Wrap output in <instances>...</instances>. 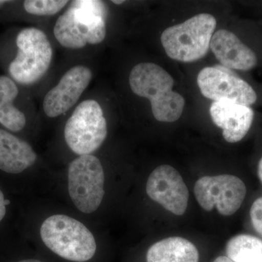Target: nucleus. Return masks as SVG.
<instances>
[{
	"instance_id": "nucleus-19",
	"label": "nucleus",
	"mask_w": 262,
	"mask_h": 262,
	"mask_svg": "<svg viewBox=\"0 0 262 262\" xmlns=\"http://www.w3.org/2000/svg\"><path fill=\"white\" fill-rule=\"evenodd\" d=\"M253 228L262 236V196L253 202L250 210Z\"/></svg>"
},
{
	"instance_id": "nucleus-22",
	"label": "nucleus",
	"mask_w": 262,
	"mask_h": 262,
	"mask_svg": "<svg viewBox=\"0 0 262 262\" xmlns=\"http://www.w3.org/2000/svg\"><path fill=\"white\" fill-rule=\"evenodd\" d=\"M213 262H234L227 257V256H219L218 258H215Z\"/></svg>"
},
{
	"instance_id": "nucleus-20",
	"label": "nucleus",
	"mask_w": 262,
	"mask_h": 262,
	"mask_svg": "<svg viewBox=\"0 0 262 262\" xmlns=\"http://www.w3.org/2000/svg\"><path fill=\"white\" fill-rule=\"evenodd\" d=\"M9 203V201L5 200L4 194L0 190V222L4 219L5 213H6V206Z\"/></svg>"
},
{
	"instance_id": "nucleus-6",
	"label": "nucleus",
	"mask_w": 262,
	"mask_h": 262,
	"mask_svg": "<svg viewBox=\"0 0 262 262\" xmlns=\"http://www.w3.org/2000/svg\"><path fill=\"white\" fill-rule=\"evenodd\" d=\"M106 136L107 122L102 107L96 100L81 102L66 123V142L80 156L92 154L102 145Z\"/></svg>"
},
{
	"instance_id": "nucleus-15",
	"label": "nucleus",
	"mask_w": 262,
	"mask_h": 262,
	"mask_svg": "<svg viewBox=\"0 0 262 262\" xmlns=\"http://www.w3.org/2000/svg\"><path fill=\"white\" fill-rule=\"evenodd\" d=\"M147 262H199V252L190 241L168 237L153 244L146 253Z\"/></svg>"
},
{
	"instance_id": "nucleus-10",
	"label": "nucleus",
	"mask_w": 262,
	"mask_h": 262,
	"mask_svg": "<svg viewBox=\"0 0 262 262\" xmlns=\"http://www.w3.org/2000/svg\"><path fill=\"white\" fill-rule=\"evenodd\" d=\"M148 196L173 214L187 210L189 190L182 176L173 167L160 165L150 174L146 187Z\"/></svg>"
},
{
	"instance_id": "nucleus-17",
	"label": "nucleus",
	"mask_w": 262,
	"mask_h": 262,
	"mask_svg": "<svg viewBox=\"0 0 262 262\" xmlns=\"http://www.w3.org/2000/svg\"><path fill=\"white\" fill-rule=\"evenodd\" d=\"M226 253L234 262H262V241L250 234H238L227 242Z\"/></svg>"
},
{
	"instance_id": "nucleus-16",
	"label": "nucleus",
	"mask_w": 262,
	"mask_h": 262,
	"mask_svg": "<svg viewBox=\"0 0 262 262\" xmlns=\"http://www.w3.org/2000/svg\"><path fill=\"white\" fill-rule=\"evenodd\" d=\"M18 84L6 75H0V125L12 132L23 130L27 124V117L14 105L18 97Z\"/></svg>"
},
{
	"instance_id": "nucleus-23",
	"label": "nucleus",
	"mask_w": 262,
	"mask_h": 262,
	"mask_svg": "<svg viewBox=\"0 0 262 262\" xmlns=\"http://www.w3.org/2000/svg\"><path fill=\"white\" fill-rule=\"evenodd\" d=\"M11 2L10 1H5V0H0V8L4 7L5 5L8 4V3H10Z\"/></svg>"
},
{
	"instance_id": "nucleus-8",
	"label": "nucleus",
	"mask_w": 262,
	"mask_h": 262,
	"mask_svg": "<svg viewBox=\"0 0 262 262\" xmlns=\"http://www.w3.org/2000/svg\"><path fill=\"white\" fill-rule=\"evenodd\" d=\"M68 187L71 199L79 211H96L104 196V172L100 160L92 155L75 158L69 167Z\"/></svg>"
},
{
	"instance_id": "nucleus-12",
	"label": "nucleus",
	"mask_w": 262,
	"mask_h": 262,
	"mask_svg": "<svg viewBox=\"0 0 262 262\" xmlns=\"http://www.w3.org/2000/svg\"><path fill=\"white\" fill-rule=\"evenodd\" d=\"M210 48L221 65L230 70L249 72L262 61V56L256 48L227 29L214 32Z\"/></svg>"
},
{
	"instance_id": "nucleus-13",
	"label": "nucleus",
	"mask_w": 262,
	"mask_h": 262,
	"mask_svg": "<svg viewBox=\"0 0 262 262\" xmlns=\"http://www.w3.org/2000/svg\"><path fill=\"white\" fill-rule=\"evenodd\" d=\"M210 115L217 127L222 129L227 142H239L251 130L256 113L251 106L229 101H214L210 106Z\"/></svg>"
},
{
	"instance_id": "nucleus-7",
	"label": "nucleus",
	"mask_w": 262,
	"mask_h": 262,
	"mask_svg": "<svg viewBox=\"0 0 262 262\" xmlns=\"http://www.w3.org/2000/svg\"><path fill=\"white\" fill-rule=\"evenodd\" d=\"M198 87L204 97L251 106L259 102V92L234 70L222 65L205 67L198 75Z\"/></svg>"
},
{
	"instance_id": "nucleus-14",
	"label": "nucleus",
	"mask_w": 262,
	"mask_h": 262,
	"mask_svg": "<svg viewBox=\"0 0 262 262\" xmlns=\"http://www.w3.org/2000/svg\"><path fill=\"white\" fill-rule=\"evenodd\" d=\"M37 155L27 141L0 128V170L22 173L35 163Z\"/></svg>"
},
{
	"instance_id": "nucleus-18",
	"label": "nucleus",
	"mask_w": 262,
	"mask_h": 262,
	"mask_svg": "<svg viewBox=\"0 0 262 262\" xmlns=\"http://www.w3.org/2000/svg\"><path fill=\"white\" fill-rule=\"evenodd\" d=\"M67 0H26L24 8L27 13L37 16H51L59 13L69 4Z\"/></svg>"
},
{
	"instance_id": "nucleus-5",
	"label": "nucleus",
	"mask_w": 262,
	"mask_h": 262,
	"mask_svg": "<svg viewBox=\"0 0 262 262\" xmlns=\"http://www.w3.org/2000/svg\"><path fill=\"white\" fill-rule=\"evenodd\" d=\"M17 52L8 66L10 78L16 83L31 85L47 73L53 60V48L46 33L27 27L15 38Z\"/></svg>"
},
{
	"instance_id": "nucleus-11",
	"label": "nucleus",
	"mask_w": 262,
	"mask_h": 262,
	"mask_svg": "<svg viewBox=\"0 0 262 262\" xmlns=\"http://www.w3.org/2000/svg\"><path fill=\"white\" fill-rule=\"evenodd\" d=\"M92 78V71L86 66L72 67L45 96L42 103L45 114L55 118L67 113L79 101Z\"/></svg>"
},
{
	"instance_id": "nucleus-1",
	"label": "nucleus",
	"mask_w": 262,
	"mask_h": 262,
	"mask_svg": "<svg viewBox=\"0 0 262 262\" xmlns=\"http://www.w3.org/2000/svg\"><path fill=\"white\" fill-rule=\"evenodd\" d=\"M107 15V8L102 1L76 0L57 19L53 34L68 49L100 44L106 38Z\"/></svg>"
},
{
	"instance_id": "nucleus-9",
	"label": "nucleus",
	"mask_w": 262,
	"mask_h": 262,
	"mask_svg": "<svg viewBox=\"0 0 262 262\" xmlns=\"http://www.w3.org/2000/svg\"><path fill=\"white\" fill-rule=\"evenodd\" d=\"M244 182L235 176L204 177L198 179L194 188V196L206 211L215 207L221 215H233L242 206L246 195Z\"/></svg>"
},
{
	"instance_id": "nucleus-25",
	"label": "nucleus",
	"mask_w": 262,
	"mask_h": 262,
	"mask_svg": "<svg viewBox=\"0 0 262 262\" xmlns=\"http://www.w3.org/2000/svg\"><path fill=\"white\" fill-rule=\"evenodd\" d=\"M112 3H115L116 5H121L122 3H125V1L123 0H120V1H118V0H114V1H112Z\"/></svg>"
},
{
	"instance_id": "nucleus-24",
	"label": "nucleus",
	"mask_w": 262,
	"mask_h": 262,
	"mask_svg": "<svg viewBox=\"0 0 262 262\" xmlns=\"http://www.w3.org/2000/svg\"><path fill=\"white\" fill-rule=\"evenodd\" d=\"M18 262H43L39 261V260L37 259H25V260H21V261H18Z\"/></svg>"
},
{
	"instance_id": "nucleus-21",
	"label": "nucleus",
	"mask_w": 262,
	"mask_h": 262,
	"mask_svg": "<svg viewBox=\"0 0 262 262\" xmlns=\"http://www.w3.org/2000/svg\"><path fill=\"white\" fill-rule=\"evenodd\" d=\"M257 172L258 178H259L260 181L262 182V156L261 158H260L259 161H258Z\"/></svg>"
},
{
	"instance_id": "nucleus-2",
	"label": "nucleus",
	"mask_w": 262,
	"mask_h": 262,
	"mask_svg": "<svg viewBox=\"0 0 262 262\" xmlns=\"http://www.w3.org/2000/svg\"><path fill=\"white\" fill-rule=\"evenodd\" d=\"M129 84L134 94L149 100L158 121L173 122L182 116L185 100L173 91V78L163 67L149 62L136 65L129 75Z\"/></svg>"
},
{
	"instance_id": "nucleus-4",
	"label": "nucleus",
	"mask_w": 262,
	"mask_h": 262,
	"mask_svg": "<svg viewBox=\"0 0 262 262\" xmlns=\"http://www.w3.org/2000/svg\"><path fill=\"white\" fill-rule=\"evenodd\" d=\"M214 16L201 13L168 27L161 34V42L169 58L184 63L201 59L209 51L216 27Z\"/></svg>"
},
{
	"instance_id": "nucleus-3",
	"label": "nucleus",
	"mask_w": 262,
	"mask_h": 262,
	"mask_svg": "<svg viewBox=\"0 0 262 262\" xmlns=\"http://www.w3.org/2000/svg\"><path fill=\"white\" fill-rule=\"evenodd\" d=\"M40 235L51 251L71 261H89L97 248L91 231L68 215H53L45 220L41 226Z\"/></svg>"
}]
</instances>
